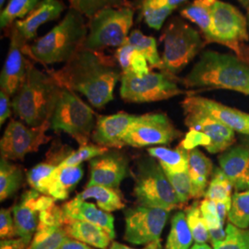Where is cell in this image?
Listing matches in <instances>:
<instances>
[{
  "label": "cell",
  "instance_id": "obj_1",
  "mask_svg": "<svg viewBox=\"0 0 249 249\" xmlns=\"http://www.w3.org/2000/svg\"><path fill=\"white\" fill-rule=\"evenodd\" d=\"M47 73L61 88L80 92L95 108L114 100V89L122 77L115 57L84 46L63 68Z\"/></svg>",
  "mask_w": 249,
  "mask_h": 249
},
{
  "label": "cell",
  "instance_id": "obj_2",
  "mask_svg": "<svg viewBox=\"0 0 249 249\" xmlns=\"http://www.w3.org/2000/svg\"><path fill=\"white\" fill-rule=\"evenodd\" d=\"M181 82L190 89H231L249 95V62L237 55L202 51Z\"/></svg>",
  "mask_w": 249,
  "mask_h": 249
},
{
  "label": "cell",
  "instance_id": "obj_3",
  "mask_svg": "<svg viewBox=\"0 0 249 249\" xmlns=\"http://www.w3.org/2000/svg\"><path fill=\"white\" fill-rule=\"evenodd\" d=\"M61 90L48 73L30 63L26 80L11 101L12 110L29 126L51 124Z\"/></svg>",
  "mask_w": 249,
  "mask_h": 249
},
{
  "label": "cell",
  "instance_id": "obj_4",
  "mask_svg": "<svg viewBox=\"0 0 249 249\" xmlns=\"http://www.w3.org/2000/svg\"><path fill=\"white\" fill-rule=\"evenodd\" d=\"M89 33L84 16L71 8L62 20L33 45H26L27 56L44 65L67 63L85 44Z\"/></svg>",
  "mask_w": 249,
  "mask_h": 249
},
{
  "label": "cell",
  "instance_id": "obj_5",
  "mask_svg": "<svg viewBox=\"0 0 249 249\" xmlns=\"http://www.w3.org/2000/svg\"><path fill=\"white\" fill-rule=\"evenodd\" d=\"M161 40L163 52L160 70L173 77H177L204 46L200 34L178 17L165 26Z\"/></svg>",
  "mask_w": 249,
  "mask_h": 249
},
{
  "label": "cell",
  "instance_id": "obj_6",
  "mask_svg": "<svg viewBox=\"0 0 249 249\" xmlns=\"http://www.w3.org/2000/svg\"><path fill=\"white\" fill-rule=\"evenodd\" d=\"M134 196L141 206L172 210L181 204L175 189L159 162L154 158L138 161Z\"/></svg>",
  "mask_w": 249,
  "mask_h": 249
},
{
  "label": "cell",
  "instance_id": "obj_7",
  "mask_svg": "<svg viewBox=\"0 0 249 249\" xmlns=\"http://www.w3.org/2000/svg\"><path fill=\"white\" fill-rule=\"evenodd\" d=\"M97 118L90 107L70 89L60 92L51 120V128L70 135L80 146L89 144Z\"/></svg>",
  "mask_w": 249,
  "mask_h": 249
},
{
  "label": "cell",
  "instance_id": "obj_8",
  "mask_svg": "<svg viewBox=\"0 0 249 249\" xmlns=\"http://www.w3.org/2000/svg\"><path fill=\"white\" fill-rule=\"evenodd\" d=\"M134 10L128 6L107 8L89 19V33L84 47L101 51L119 47L126 42L133 25Z\"/></svg>",
  "mask_w": 249,
  "mask_h": 249
},
{
  "label": "cell",
  "instance_id": "obj_9",
  "mask_svg": "<svg viewBox=\"0 0 249 249\" xmlns=\"http://www.w3.org/2000/svg\"><path fill=\"white\" fill-rule=\"evenodd\" d=\"M249 23L246 17L229 3L216 0L213 8L212 43L225 45L249 62Z\"/></svg>",
  "mask_w": 249,
  "mask_h": 249
},
{
  "label": "cell",
  "instance_id": "obj_10",
  "mask_svg": "<svg viewBox=\"0 0 249 249\" xmlns=\"http://www.w3.org/2000/svg\"><path fill=\"white\" fill-rule=\"evenodd\" d=\"M176 80L164 72H149L143 77L122 73L120 96L124 102L136 104L168 100L184 93Z\"/></svg>",
  "mask_w": 249,
  "mask_h": 249
},
{
  "label": "cell",
  "instance_id": "obj_11",
  "mask_svg": "<svg viewBox=\"0 0 249 249\" xmlns=\"http://www.w3.org/2000/svg\"><path fill=\"white\" fill-rule=\"evenodd\" d=\"M170 210L153 207L129 208L124 211V240L133 245L160 243V235L167 223Z\"/></svg>",
  "mask_w": 249,
  "mask_h": 249
},
{
  "label": "cell",
  "instance_id": "obj_12",
  "mask_svg": "<svg viewBox=\"0 0 249 249\" xmlns=\"http://www.w3.org/2000/svg\"><path fill=\"white\" fill-rule=\"evenodd\" d=\"M181 135L165 114L150 113L138 116L124 134L123 143L134 148L166 145Z\"/></svg>",
  "mask_w": 249,
  "mask_h": 249
},
{
  "label": "cell",
  "instance_id": "obj_13",
  "mask_svg": "<svg viewBox=\"0 0 249 249\" xmlns=\"http://www.w3.org/2000/svg\"><path fill=\"white\" fill-rule=\"evenodd\" d=\"M50 127L51 124L32 127L11 119L0 142L1 158L22 160L28 153L38 151L42 145L51 140V137L45 134Z\"/></svg>",
  "mask_w": 249,
  "mask_h": 249
},
{
  "label": "cell",
  "instance_id": "obj_14",
  "mask_svg": "<svg viewBox=\"0 0 249 249\" xmlns=\"http://www.w3.org/2000/svg\"><path fill=\"white\" fill-rule=\"evenodd\" d=\"M129 175L128 157L121 151H108L89 160L87 187L103 186L118 189L121 182Z\"/></svg>",
  "mask_w": 249,
  "mask_h": 249
},
{
  "label": "cell",
  "instance_id": "obj_15",
  "mask_svg": "<svg viewBox=\"0 0 249 249\" xmlns=\"http://www.w3.org/2000/svg\"><path fill=\"white\" fill-rule=\"evenodd\" d=\"M26 45V41L13 27L10 33L9 52L0 76L1 90L11 97L18 92L26 80L31 63L24 56L26 54L23 52V48Z\"/></svg>",
  "mask_w": 249,
  "mask_h": 249
},
{
  "label": "cell",
  "instance_id": "obj_16",
  "mask_svg": "<svg viewBox=\"0 0 249 249\" xmlns=\"http://www.w3.org/2000/svg\"><path fill=\"white\" fill-rule=\"evenodd\" d=\"M185 113H196L208 116L217 122L225 124L234 131L249 135V127L245 113L226 107L214 100L196 95H188L181 103Z\"/></svg>",
  "mask_w": 249,
  "mask_h": 249
},
{
  "label": "cell",
  "instance_id": "obj_17",
  "mask_svg": "<svg viewBox=\"0 0 249 249\" xmlns=\"http://www.w3.org/2000/svg\"><path fill=\"white\" fill-rule=\"evenodd\" d=\"M138 116L124 112L110 116H98L91 140L102 147L121 149L124 146L123 143L124 134L137 120Z\"/></svg>",
  "mask_w": 249,
  "mask_h": 249
},
{
  "label": "cell",
  "instance_id": "obj_18",
  "mask_svg": "<svg viewBox=\"0 0 249 249\" xmlns=\"http://www.w3.org/2000/svg\"><path fill=\"white\" fill-rule=\"evenodd\" d=\"M184 115L185 124L189 129L200 131L211 139V144L206 147L210 153L226 151L234 142V130L231 127L203 115L196 113H185Z\"/></svg>",
  "mask_w": 249,
  "mask_h": 249
},
{
  "label": "cell",
  "instance_id": "obj_19",
  "mask_svg": "<svg viewBox=\"0 0 249 249\" xmlns=\"http://www.w3.org/2000/svg\"><path fill=\"white\" fill-rule=\"evenodd\" d=\"M40 196L41 193L36 189H29L23 192L18 203L12 207L16 235L28 246L33 240L39 224V213L36 208V201Z\"/></svg>",
  "mask_w": 249,
  "mask_h": 249
},
{
  "label": "cell",
  "instance_id": "obj_20",
  "mask_svg": "<svg viewBox=\"0 0 249 249\" xmlns=\"http://www.w3.org/2000/svg\"><path fill=\"white\" fill-rule=\"evenodd\" d=\"M221 169L237 191L249 188V147L238 145L219 157Z\"/></svg>",
  "mask_w": 249,
  "mask_h": 249
},
{
  "label": "cell",
  "instance_id": "obj_21",
  "mask_svg": "<svg viewBox=\"0 0 249 249\" xmlns=\"http://www.w3.org/2000/svg\"><path fill=\"white\" fill-rule=\"evenodd\" d=\"M65 9V4L60 0H41L40 4L26 18L15 22L14 28L23 39L29 42L37 36V31L46 22L60 17Z\"/></svg>",
  "mask_w": 249,
  "mask_h": 249
},
{
  "label": "cell",
  "instance_id": "obj_22",
  "mask_svg": "<svg viewBox=\"0 0 249 249\" xmlns=\"http://www.w3.org/2000/svg\"><path fill=\"white\" fill-rule=\"evenodd\" d=\"M62 209L67 218L95 224L107 231L113 240L115 239V218L110 213L101 210L96 205L76 198L64 203Z\"/></svg>",
  "mask_w": 249,
  "mask_h": 249
},
{
  "label": "cell",
  "instance_id": "obj_23",
  "mask_svg": "<svg viewBox=\"0 0 249 249\" xmlns=\"http://www.w3.org/2000/svg\"><path fill=\"white\" fill-rule=\"evenodd\" d=\"M64 229L71 239L86 244L91 248L108 249L113 241L103 228L83 221L67 218Z\"/></svg>",
  "mask_w": 249,
  "mask_h": 249
},
{
  "label": "cell",
  "instance_id": "obj_24",
  "mask_svg": "<svg viewBox=\"0 0 249 249\" xmlns=\"http://www.w3.org/2000/svg\"><path fill=\"white\" fill-rule=\"evenodd\" d=\"M187 172L191 181V198L204 196L208 180L213 173L212 160L199 150H192L188 153Z\"/></svg>",
  "mask_w": 249,
  "mask_h": 249
},
{
  "label": "cell",
  "instance_id": "obj_25",
  "mask_svg": "<svg viewBox=\"0 0 249 249\" xmlns=\"http://www.w3.org/2000/svg\"><path fill=\"white\" fill-rule=\"evenodd\" d=\"M82 177L83 169L80 165H59L51 178L47 195L55 200H66Z\"/></svg>",
  "mask_w": 249,
  "mask_h": 249
},
{
  "label": "cell",
  "instance_id": "obj_26",
  "mask_svg": "<svg viewBox=\"0 0 249 249\" xmlns=\"http://www.w3.org/2000/svg\"><path fill=\"white\" fill-rule=\"evenodd\" d=\"M216 0H194L181 10V16L200 29L208 43L213 39V8Z\"/></svg>",
  "mask_w": 249,
  "mask_h": 249
},
{
  "label": "cell",
  "instance_id": "obj_27",
  "mask_svg": "<svg viewBox=\"0 0 249 249\" xmlns=\"http://www.w3.org/2000/svg\"><path fill=\"white\" fill-rule=\"evenodd\" d=\"M74 198L80 201H85L89 198L95 199L99 208L107 213H113L124 208V200L118 189L103 186L86 187Z\"/></svg>",
  "mask_w": 249,
  "mask_h": 249
},
{
  "label": "cell",
  "instance_id": "obj_28",
  "mask_svg": "<svg viewBox=\"0 0 249 249\" xmlns=\"http://www.w3.org/2000/svg\"><path fill=\"white\" fill-rule=\"evenodd\" d=\"M150 156L158 160L166 173H182L188 167V153L180 147L169 149L166 147H151L148 149Z\"/></svg>",
  "mask_w": 249,
  "mask_h": 249
},
{
  "label": "cell",
  "instance_id": "obj_29",
  "mask_svg": "<svg viewBox=\"0 0 249 249\" xmlns=\"http://www.w3.org/2000/svg\"><path fill=\"white\" fill-rule=\"evenodd\" d=\"M115 58L122 73L130 72L138 77H143L150 72L148 61L144 54L127 42L117 47Z\"/></svg>",
  "mask_w": 249,
  "mask_h": 249
},
{
  "label": "cell",
  "instance_id": "obj_30",
  "mask_svg": "<svg viewBox=\"0 0 249 249\" xmlns=\"http://www.w3.org/2000/svg\"><path fill=\"white\" fill-rule=\"evenodd\" d=\"M71 239L63 226L38 224L36 234L27 249H59Z\"/></svg>",
  "mask_w": 249,
  "mask_h": 249
},
{
  "label": "cell",
  "instance_id": "obj_31",
  "mask_svg": "<svg viewBox=\"0 0 249 249\" xmlns=\"http://www.w3.org/2000/svg\"><path fill=\"white\" fill-rule=\"evenodd\" d=\"M194 240L185 212H178L172 218L165 249H189Z\"/></svg>",
  "mask_w": 249,
  "mask_h": 249
},
{
  "label": "cell",
  "instance_id": "obj_32",
  "mask_svg": "<svg viewBox=\"0 0 249 249\" xmlns=\"http://www.w3.org/2000/svg\"><path fill=\"white\" fill-rule=\"evenodd\" d=\"M23 173L21 168L10 163L9 160H0V200L4 201L13 196L21 187Z\"/></svg>",
  "mask_w": 249,
  "mask_h": 249
},
{
  "label": "cell",
  "instance_id": "obj_33",
  "mask_svg": "<svg viewBox=\"0 0 249 249\" xmlns=\"http://www.w3.org/2000/svg\"><path fill=\"white\" fill-rule=\"evenodd\" d=\"M126 42L144 54L152 68L160 69L161 57L158 52L155 38L145 36L140 30H134L128 36Z\"/></svg>",
  "mask_w": 249,
  "mask_h": 249
},
{
  "label": "cell",
  "instance_id": "obj_34",
  "mask_svg": "<svg viewBox=\"0 0 249 249\" xmlns=\"http://www.w3.org/2000/svg\"><path fill=\"white\" fill-rule=\"evenodd\" d=\"M41 0H9L1 11L0 26L5 29L18 18H25L38 7Z\"/></svg>",
  "mask_w": 249,
  "mask_h": 249
},
{
  "label": "cell",
  "instance_id": "obj_35",
  "mask_svg": "<svg viewBox=\"0 0 249 249\" xmlns=\"http://www.w3.org/2000/svg\"><path fill=\"white\" fill-rule=\"evenodd\" d=\"M228 220L241 229L249 226V188L236 191L231 197V206L228 213Z\"/></svg>",
  "mask_w": 249,
  "mask_h": 249
},
{
  "label": "cell",
  "instance_id": "obj_36",
  "mask_svg": "<svg viewBox=\"0 0 249 249\" xmlns=\"http://www.w3.org/2000/svg\"><path fill=\"white\" fill-rule=\"evenodd\" d=\"M58 166L49 160L38 163L27 172V182L33 189L43 195H47L48 187L53 172Z\"/></svg>",
  "mask_w": 249,
  "mask_h": 249
},
{
  "label": "cell",
  "instance_id": "obj_37",
  "mask_svg": "<svg viewBox=\"0 0 249 249\" xmlns=\"http://www.w3.org/2000/svg\"><path fill=\"white\" fill-rule=\"evenodd\" d=\"M232 187L230 180L225 176L223 170L217 168L214 171L213 178L207 188L205 198L215 202L231 203Z\"/></svg>",
  "mask_w": 249,
  "mask_h": 249
},
{
  "label": "cell",
  "instance_id": "obj_38",
  "mask_svg": "<svg viewBox=\"0 0 249 249\" xmlns=\"http://www.w3.org/2000/svg\"><path fill=\"white\" fill-rule=\"evenodd\" d=\"M187 223L196 244H206L210 240V232L199 209V203L195 201L186 210Z\"/></svg>",
  "mask_w": 249,
  "mask_h": 249
},
{
  "label": "cell",
  "instance_id": "obj_39",
  "mask_svg": "<svg viewBox=\"0 0 249 249\" xmlns=\"http://www.w3.org/2000/svg\"><path fill=\"white\" fill-rule=\"evenodd\" d=\"M72 9H76L89 19L107 8L124 7L125 0H70Z\"/></svg>",
  "mask_w": 249,
  "mask_h": 249
},
{
  "label": "cell",
  "instance_id": "obj_40",
  "mask_svg": "<svg viewBox=\"0 0 249 249\" xmlns=\"http://www.w3.org/2000/svg\"><path fill=\"white\" fill-rule=\"evenodd\" d=\"M174 10L175 9L168 7H162L153 3L142 1L141 17L144 19L148 26L159 31Z\"/></svg>",
  "mask_w": 249,
  "mask_h": 249
},
{
  "label": "cell",
  "instance_id": "obj_41",
  "mask_svg": "<svg viewBox=\"0 0 249 249\" xmlns=\"http://www.w3.org/2000/svg\"><path fill=\"white\" fill-rule=\"evenodd\" d=\"M225 231L226 239L213 246V249H249V230L229 223Z\"/></svg>",
  "mask_w": 249,
  "mask_h": 249
},
{
  "label": "cell",
  "instance_id": "obj_42",
  "mask_svg": "<svg viewBox=\"0 0 249 249\" xmlns=\"http://www.w3.org/2000/svg\"><path fill=\"white\" fill-rule=\"evenodd\" d=\"M108 151H110L108 148L102 147L97 144H87L84 146H80V148L77 151H72L71 154L63 160L60 165H80L81 162L85 160H92L97 156L105 154Z\"/></svg>",
  "mask_w": 249,
  "mask_h": 249
},
{
  "label": "cell",
  "instance_id": "obj_43",
  "mask_svg": "<svg viewBox=\"0 0 249 249\" xmlns=\"http://www.w3.org/2000/svg\"><path fill=\"white\" fill-rule=\"evenodd\" d=\"M164 173L175 189L180 203H186L191 198V181L187 170L182 173Z\"/></svg>",
  "mask_w": 249,
  "mask_h": 249
},
{
  "label": "cell",
  "instance_id": "obj_44",
  "mask_svg": "<svg viewBox=\"0 0 249 249\" xmlns=\"http://www.w3.org/2000/svg\"><path fill=\"white\" fill-rule=\"evenodd\" d=\"M199 209L209 231L223 228V224L217 213V206L215 201L205 198L199 203Z\"/></svg>",
  "mask_w": 249,
  "mask_h": 249
},
{
  "label": "cell",
  "instance_id": "obj_45",
  "mask_svg": "<svg viewBox=\"0 0 249 249\" xmlns=\"http://www.w3.org/2000/svg\"><path fill=\"white\" fill-rule=\"evenodd\" d=\"M210 144L211 139L206 134L195 129H189V131L185 136V139L180 142L178 147L190 151L195 150L198 146L208 147Z\"/></svg>",
  "mask_w": 249,
  "mask_h": 249
},
{
  "label": "cell",
  "instance_id": "obj_46",
  "mask_svg": "<svg viewBox=\"0 0 249 249\" xmlns=\"http://www.w3.org/2000/svg\"><path fill=\"white\" fill-rule=\"evenodd\" d=\"M12 209H4L0 211V237L1 240L15 238L16 231L13 220Z\"/></svg>",
  "mask_w": 249,
  "mask_h": 249
},
{
  "label": "cell",
  "instance_id": "obj_47",
  "mask_svg": "<svg viewBox=\"0 0 249 249\" xmlns=\"http://www.w3.org/2000/svg\"><path fill=\"white\" fill-rule=\"evenodd\" d=\"M12 104L10 96L5 91H0V124L1 125L6 122V120L11 116Z\"/></svg>",
  "mask_w": 249,
  "mask_h": 249
},
{
  "label": "cell",
  "instance_id": "obj_48",
  "mask_svg": "<svg viewBox=\"0 0 249 249\" xmlns=\"http://www.w3.org/2000/svg\"><path fill=\"white\" fill-rule=\"evenodd\" d=\"M29 246L20 238L5 239L0 242V249H27Z\"/></svg>",
  "mask_w": 249,
  "mask_h": 249
},
{
  "label": "cell",
  "instance_id": "obj_49",
  "mask_svg": "<svg viewBox=\"0 0 249 249\" xmlns=\"http://www.w3.org/2000/svg\"><path fill=\"white\" fill-rule=\"evenodd\" d=\"M142 1L176 9H178L179 6H181L183 3L187 2V0H142Z\"/></svg>",
  "mask_w": 249,
  "mask_h": 249
},
{
  "label": "cell",
  "instance_id": "obj_50",
  "mask_svg": "<svg viewBox=\"0 0 249 249\" xmlns=\"http://www.w3.org/2000/svg\"><path fill=\"white\" fill-rule=\"evenodd\" d=\"M217 206V213L221 220L222 223H224V220L226 216H228V213L231 209V203H226V202H216Z\"/></svg>",
  "mask_w": 249,
  "mask_h": 249
},
{
  "label": "cell",
  "instance_id": "obj_51",
  "mask_svg": "<svg viewBox=\"0 0 249 249\" xmlns=\"http://www.w3.org/2000/svg\"><path fill=\"white\" fill-rule=\"evenodd\" d=\"M59 249H93L86 244H83L79 241L70 239L66 242Z\"/></svg>",
  "mask_w": 249,
  "mask_h": 249
},
{
  "label": "cell",
  "instance_id": "obj_52",
  "mask_svg": "<svg viewBox=\"0 0 249 249\" xmlns=\"http://www.w3.org/2000/svg\"><path fill=\"white\" fill-rule=\"evenodd\" d=\"M133 249V248H130V247H127V246H124V245H122V244H120V243H118V242H112V244H111V246L109 247V249ZM151 249L150 247H148V246H146L145 247V249Z\"/></svg>",
  "mask_w": 249,
  "mask_h": 249
},
{
  "label": "cell",
  "instance_id": "obj_53",
  "mask_svg": "<svg viewBox=\"0 0 249 249\" xmlns=\"http://www.w3.org/2000/svg\"><path fill=\"white\" fill-rule=\"evenodd\" d=\"M190 249H213L207 244H196Z\"/></svg>",
  "mask_w": 249,
  "mask_h": 249
},
{
  "label": "cell",
  "instance_id": "obj_54",
  "mask_svg": "<svg viewBox=\"0 0 249 249\" xmlns=\"http://www.w3.org/2000/svg\"><path fill=\"white\" fill-rule=\"evenodd\" d=\"M241 5L246 8V9H249V0H237Z\"/></svg>",
  "mask_w": 249,
  "mask_h": 249
},
{
  "label": "cell",
  "instance_id": "obj_55",
  "mask_svg": "<svg viewBox=\"0 0 249 249\" xmlns=\"http://www.w3.org/2000/svg\"><path fill=\"white\" fill-rule=\"evenodd\" d=\"M5 1H6V0H0V6H1V7H3V5H4Z\"/></svg>",
  "mask_w": 249,
  "mask_h": 249
},
{
  "label": "cell",
  "instance_id": "obj_56",
  "mask_svg": "<svg viewBox=\"0 0 249 249\" xmlns=\"http://www.w3.org/2000/svg\"><path fill=\"white\" fill-rule=\"evenodd\" d=\"M248 23H249V7L248 9Z\"/></svg>",
  "mask_w": 249,
  "mask_h": 249
}]
</instances>
